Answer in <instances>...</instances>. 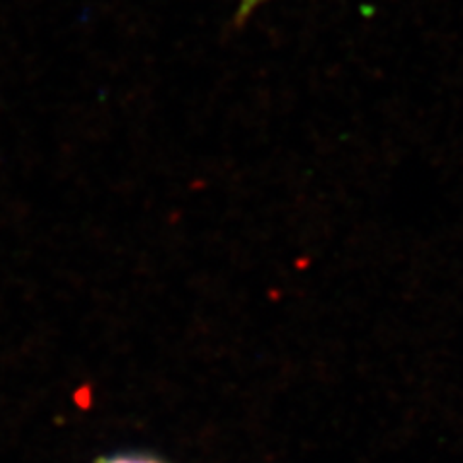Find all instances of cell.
<instances>
[{
  "label": "cell",
  "instance_id": "cell-1",
  "mask_svg": "<svg viewBox=\"0 0 463 463\" xmlns=\"http://www.w3.org/2000/svg\"><path fill=\"white\" fill-rule=\"evenodd\" d=\"M99 463H163L155 458H147V456H132V454H126V456H114L109 459H100Z\"/></svg>",
  "mask_w": 463,
  "mask_h": 463
},
{
  "label": "cell",
  "instance_id": "cell-2",
  "mask_svg": "<svg viewBox=\"0 0 463 463\" xmlns=\"http://www.w3.org/2000/svg\"><path fill=\"white\" fill-rule=\"evenodd\" d=\"M263 3V0H241V8H240V18H245L248 14L259 5Z\"/></svg>",
  "mask_w": 463,
  "mask_h": 463
}]
</instances>
